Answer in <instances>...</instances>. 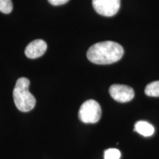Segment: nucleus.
<instances>
[{"instance_id":"obj_10","label":"nucleus","mask_w":159,"mask_h":159,"mask_svg":"<svg viewBox=\"0 0 159 159\" xmlns=\"http://www.w3.org/2000/svg\"><path fill=\"white\" fill-rule=\"evenodd\" d=\"M13 10V2L11 0H0V12L8 14Z\"/></svg>"},{"instance_id":"obj_9","label":"nucleus","mask_w":159,"mask_h":159,"mask_svg":"<svg viewBox=\"0 0 159 159\" xmlns=\"http://www.w3.org/2000/svg\"><path fill=\"white\" fill-rule=\"evenodd\" d=\"M121 157V152L118 149L110 148L105 150L104 158L105 159H119Z\"/></svg>"},{"instance_id":"obj_7","label":"nucleus","mask_w":159,"mask_h":159,"mask_svg":"<svg viewBox=\"0 0 159 159\" xmlns=\"http://www.w3.org/2000/svg\"><path fill=\"white\" fill-rule=\"evenodd\" d=\"M134 130L144 137L151 136L154 134V127L145 121H139L135 124Z\"/></svg>"},{"instance_id":"obj_2","label":"nucleus","mask_w":159,"mask_h":159,"mask_svg":"<svg viewBox=\"0 0 159 159\" xmlns=\"http://www.w3.org/2000/svg\"><path fill=\"white\" fill-rule=\"evenodd\" d=\"M30 80L26 77H20L17 80L13 89V96L14 103L21 112H28L34 108L36 100L29 91Z\"/></svg>"},{"instance_id":"obj_3","label":"nucleus","mask_w":159,"mask_h":159,"mask_svg":"<svg viewBox=\"0 0 159 159\" xmlns=\"http://www.w3.org/2000/svg\"><path fill=\"white\" fill-rule=\"evenodd\" d=\"M102 110L100 105L94 99H89L83 102L79 110L80 120L86 124H94L101 118Z\"/></svg>"},{"instance_id":"obj_1","label":"nucleus","mask_w":159,"mask_h":159,"mask_svg":"<svg viewBox=\"0 0 159 159\" xmlns=\"http://www.w3.org/2000/svg\"><path fill=\"white\" fill-rule=\"evenodd\" d=\"M124 49L119 43L111 41L99 42L92 45L87 52V57L91 63L107 65L116 63L122 58Z\"/></svg>"},{"instance_id":"obj_8","label":"nucleus","mask_w":159,"mask_h":159,"mask_svg":"<svg viewBox=\"0 0 159 159\" xmlns=\"http://www.w3.org/2000/svg\"><path fill=\"white\" fill-rule=\"evenodd\" d=\"M147 96L152 97H159V80L151 82L147 85L144 90Z\"/></svg>"},{"instance_id":"obj_5","label":"nucleus","mask_w":159,"mask_h":159,"mask_svg":"<svg viewBox=\"0 0 159 159\" xmlns=\"http://www.w3.org/2000/svg\"><path fill=\"white\" fill-rule=\"evenodd\" d=\"M109 94L114 100L119 102H128L134 99V89L126 85L114 84L109 88Z\"/></svg>"},{"instance_id":"obj_11","label":"nucleus","mask_w":159,"mask_h":159,"mask_svg":"<svg viewBox=\"0 0 159 159\" xmlns=\"http://www.w3.org/2000/svg\"><path fill=\"white\" fill-rule=\"evenodd\" d=\"M69 0H48V2L51 5L57 6V5H62L64 4L67 3Z\"/></svg>"},{"instance_id":"obj_6","label":"nucleus","mask_w":159,"mask_h":159,"mask_svg":"<svg viewBox=\"0 0 159 159\" xmlns=\"http://www.w3.org/2000/svg\"><path fill=\"white\" fill-rule=\"evenodd\" d=\"M47 49V44L42 39H36L31 41L25 48V55L28 58L35 59L41 57Z\"/></svg>"},{"instance_id":"obj_4","label":"nucleus","mask_w":159,"mask_h":159,"mask_svg":"<svg viewBox=\"0 0 159 159\" xmlns=\"http://www.w3.org/2000/svg\"><path fill=\"white\" fill-rule=\"evenodd\" d=\"M120 0H92V5L97 13L111 17L116 15L120 8Z\"/></svg>"}]
</instances>
